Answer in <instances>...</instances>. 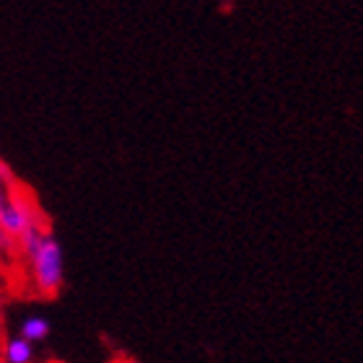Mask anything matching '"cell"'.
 <instances>
[{
	"instance_id": "6da1fadb",
	"label": "cell",
	"mask_w": 363,
	"mask_h": 363,
	"mask_svg": "<svg viewBox=\"0 0 363 363\" xmlns=\"http://www.w3.org/2000/svg\"><path fill=\"white\" fill-rule=\"evenodd\" d=\"M45 220L47 213L34 192L16 177L13 169L0 161V228L18 239L29 226Z\"/></svg>"
},
{
	"instance_id": "7a4b0ae2",
	"label": "cell",
	"mask_w": 363,
	"mask_h": 363,
	"mask_svg": "<svg viewBox=\"0 0 363 363\" xmlns=\"http://www.w3.org/2000/svg\"><path fill=\"white\" fill-rule=\"evenodd\" d=\"M23 262L29 265V283L39 296L55 298L65 283V267H62V247L52 236V231L37 244V250L26 255Z\"/></svg>"
},
{
	"instance_id": "3957f363",
	"label": "cell",
	"mask_w": 363,
	"mask_h": 363,
	"mask_svg": "<svg viewBox=\"0 0 363 363\" xmlns=\"http://www.w3.org/2000/svg\"><path fill=\"white\" fill-rule=\"evenodd\" d=\"M0 356H3V361L6 363H29L31 358H34V342L26 340L23 335L11 337V340L3 345Z\"/></svg>"
},
{
	"instance_id": "277c9868",
	"label": "cell",
	"mask_w": 363,
	"mask_h": 363,
	"mask_svg": "<svg viewBox=\"0 0 363 363\" xmlns=\"http://www.w3.org/2000/svg\"><path fill=\"white\" fill-rule=\"evenodd\" d=\"M21 335L31 342H42L50 335V322L42 317H26L21 325Z\"/></svg>"
},
{
	"instance_id": "5b68a950",
	"label": "cell",
	"mask_w": 363,
	"mask_h": 363,
	"mask_svg": "<svg viewBox=\"0 0 363 363\" xmlns=\"http://www.w3.org/2000/svg\"><path fill=\"white\" fill-rule=\"evenodd\" d=\"M3 267H6V265H3V262H0V270H3Z\"/></svg>"
}]
</instances>
